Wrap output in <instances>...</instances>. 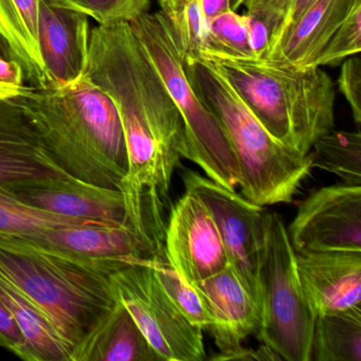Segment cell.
I'll return each mask as SVG.
<instances>
[{"label":"cell","instance_id":"16","mask_svg":"<svg viewBox=\"0 0 361 361\" xmlns=\"http://www.w3.org/2000/svg\"><path fill=\"white\" fill-rule=\"evenodd\" d=\"M39 179L75 180L54 161L25 107L0 99V185Z\"/></svg>","mask_w":361,"mask_h":361},{"label":"cell","instance_id":"12","mask_svg":"<svg viewBox=\"0 0 361 361\" xmlns=\"http://www.w3.org/2000/svg\"><path fill=\"white\" fill-rule=\"evenodd\" d=\"M164 251L168 263L189 284L210 278L229 265L210 211L189 191L171 210Z\"/></svg>","mask_w":361,"mask_h":361},{"label":"cell","instance_id":"32","mask_svg":"<svg viewBox=\"0 0 361 361\" xmlns=\"http://www.w3.org/2000/svg\"><path fill=\"white\" fill-rule=\"evenodd\" d=\"M0 348L10 350L23 360L35 361L20 326L1 299H0Z\"/></svg>","mask_w":361,"mask_h":361},{"label":"cell","instance_id":"24","mask_svg":"<svg viewBox=\"0 0 361 361\" xmlns=\"http://www.w3.org/2000/svg\"><path fill=\"white\" fill-rule=\"evenodd\" d=\"M158 4L183 58L200 59L209 33L200 0H158Z\"/></svg>","mask_w":361,"mask_h":361},{"label":"cell","instance_id":"30","mask_svg":"<svg viewBox=\"0 0 361 361\" xmlns=\"http://www.w3.org/2000/svg\"><path fill=\"white\" fill-rule=\"evenodd\" d=\"M361 1L353 8L348 18L334 33L319 58L318 67L337 66L346 59L360 54Z\"/></svg>","mask_w":361,"mask_h":361},{"label":"cell","instance_id":"11","mask_svg":"<svg viewBox=\"0 0 361 361\" xmlns=\"http://www.w3.org/2000/svg\"><path fill=\"white\" fill-rule=\"evenodd\" d=\"M287 233L297 253L361 252V185L312 192L299 204Z\"/></svg>","mask_w":361,"mask_h":361},{"label":"cell","instance_id":"1","mask_svg":"<svg viewBox=\"0 0 361 361\" xmlns=\"http://www.w3.org/2000/svg\"><path fill=\"white\" fill-rule=\"evenodd\" d=\"M84 75L111 97L121 119L126 204L164 212L173 175L185 155V126L130 23L99 25L90 31Z\"/></svg>","mask_w":361,"mask_h":361},{"label":"cell","instance_id":"7","mask_svg":"<svg viewBox=\"0 0 361 361\" xmlns=\"http://www.w3.org/2000/svg\"><path fill=\"white\" fill-rule=\"evenodd\" d=\"M259 286V341L281 360L310 361L316 317L302 288L287 228L276 212H266Z\"/></svg>","mask_w":361,"mask_h":361},{"label":"cell","instance_id":"39","mask_svg":"<svg viewBox=\"0 0 361 361\" xmlns=\"http://www.w3.org/2000/svg\"><path fill=\"white\" fill-rule=\"evenodd\" d=\"M16 94H14L13 92H8V90H1L0 88V99H9L13 98Z\"/></svg>","mask_w":361,"mask_h":361},{"label":"cell","instance_id":"25","mask_svg":"<svg viewBox=\"0 0 361 361\" xmlns=\"http://www.w3.org/2000/svg\"><path fill=\"white\" fill-rule=\"evenodd\" d=\"M86 224L97 223L68 219L33 208L16 200L3 187H0V235H31L50 228Z\"/></svg>","mask_w":361,"mask_h":361},{"label":"cell","instance_id":"4","mask_svg":"<svg viewBox=\"0 0 361 361\" xmlns=\"http://www.w3.org/2000/svg\"><path fill=\"white\" fill-rule=\"evenodd\" d=\"M202 60L230 84L276 140L308 154L335 126V84L320 69L293 71L263 61L216 56Z\"/></svg>","mask_w":361,"mask_h":361},{"label":"cell","instance_id":"33","mask_svg":"<svg viewBox=\"0 0 361 361\" xmlns=\"http://www.w3.org/2000/svg\"><path fill=\"white\" fill-rule=\"evenodd\" d=\"M25 71L14 60L0 56V88L18 94L25 87Z\"/></svg>","mask_w":361,"mask_h":361},{"label":"cell","instance_id":"9","mask_svg":"<svg viewBox=\"0 0 361 361\" xmlns=\"http://www.w3.org/2000/svg\"><path fill=\"white\" fill-rule=\"evenodd\" d=\"M183 179L185 191L195 194L210 211L221 234L228 264L259 308V270L265 245L263 207L195 171H185Z\"/></svg>","mask_w":361,"mask_h":361},{"label":"cell","instance_id":"6","mask_svg":"<svg viewBox=\"0 0 361 361\" xmlns=\"http://www.w3.org/2000/svg\"><path fill=\"white\" fill-rule=\"evenodd\" d=\"M130 25L183 118L185 159L200 166L214 183L236 190L240 169L235 156L221 124L192 88L166 18L160 12H147Z\"/></svg>","mask_w":361,"mask_h":361},{"label":"cell","instance_id":"8","mask_svg":"<svg viewBox=\"0 0 361 361\" xmlns=\"http://www.w3.org/2000/svg\"><path fill=\"white\" fill-rule=\"evenodd\" d=\"M149 259L126 264L109 274L114 298L128 310L162 361L204 360V331L171 301Z\"/></svg>","mask_w":361,"mask_h":361},{"label":"cell","instance_id":"26","mask_svg":"<svg viewBox=\"0 0 361 361\" xmlns=\"http://www.w3.org/2000/svg\"><path fill=\"white\" fill-rule=\"evenodd\" d=\"M207 48L200 58L221 56L232 60H255L249 44L248 20L235 11L221 14L208 23Z\"/></svg>","mask_w":361,"mask_h":361},{"label":"cell","instance_id":"18","mask_svg":"<svg viewBox=\"0 0 361 361\" xmlns=\"http://www.w3.org/2000/svg\"><path fill=\"white\" fill-rule=\"evenodd\" d=\"M360 1L314 0L259 60L293 71L317 68L329 39Z\"/></svg>","mask_w":361,"mask_h":361},{"label":"cell","instance_id":"21","mask_svg":"<svg viewBox=\"0 0 361 361\" xmlns=\"http://www.w3.org/2000/svg\"><path fill=\"white\" fill-rule=\"evenodd\" d=\"M39 0H0V16L13 43L25 77L35 87H46L45 69L37 39Z\"/></svg>","mask_w":361,"mask_h":361},{"label":"cell","instance_id":"20","mask_svg":"<svg viewBox=\"0 0 361 361\" xmlns=\"http://www.w3.org/2000/svg\"><path fill=\"white\" fill-rule=\"evenodd\" d=\"M0 299L11 312L35 361H71L73 348L51 321L0 276Z\"/></svg>","mask_w":361,"mask_h":361},{"label":"cell","instance_id":"2","mask_svg":"<svg viewBox=\"0 0 361 361\" xmlns=\"http://www.w3.org/2000/svg\"><path fill=\"white\" fill-rule=\"evenodd\" d=\"M14 98L65 173L121 191L128 174L126 138L117 107L104 90L84 75L65 87L25 86Z\"/></svg>","mask_w":361,"mask_h":361},{"label":"cell","instance_id":"5","mask_svg":"<svg viewBox=\"0 0 361 361\" xmlns=\"http://www.w3.org/2000/svg\"><path fill=\"white\" fill-rule=\"evenodd\" d=\"M0 276L75 348L117 303L109 274L56 255L0 246Z\"/></svg>","mask_w":361,"mask_h":361},{"label":"cell","instance_id":"31","mask_svg":"<svg viewBox=\"0 0 361 361\" xmlns=\"http://www.w3.org/2000/svg\"><path fill=\"white\" fill-rule=\"evenodd\" d=\"M338 87L348 101L357 126L361 124V60L357 56L342 63Z\"/></svg>","mask_w":361,"mask_h":361},{"label":"cell","instance_id":"37","mask_svg":"<svg viewBox=\"0 0 361 361\" xmlns=\"http://www.w3.org/2000/svg\"><path fill=\"white\" fill-rule=\"evenodd\" d=\"M0 33H1V35L8 39V42H9L10 45H11L12 49H13L14 51L13 43H12L11 37H10L9 32H8L7 28H6L5 23H4L1 16H0ZM14 54H16V51H14ZM16 59H18V56H16Z\"/></svg>","mask_w":361,"mask_h":361},{"label":"cell","instance_id":"17","mask_svg":"<svg viewBox=\"0 0 361 361\" xmlns=\"http://www.w3.org/2000/svg\"><path fill=\"white\" fill-rule=\"evenodd\" d=\"M295 263L314 317L361 306V252H295Z\"/></svg>","mask_w":361,"mask_h":361},{"label":"cell","instance_id":"15","mask_svg":"<svg viewBox=\"0 0 361 361\" xmlns=\"http://www.w3.org/2000/svg\"><path fill=\"white\" fill-rule=\"evenodd\" d=\"M204 302L209 318L207 331L212 335L219 354L226 357L243 348L245 340L259 329V308L229 265L219 274L191 284Z\"/></svg>","mask_w":361,"mask_h":361},{"label":"cell","instance_id":"36","mask_svg":"<svg viewBox=\"0 0 361 361\" xmlns=\"http://www.w3.org/2000/svg\"><path fill=\"white\" fill-rule=\"evenodd\" d=\"M0 56L8 59V60H14L18 62L11 45H10L8 39L1 33H0Z\"/></svg>","mask_w":361,"mask_h":361},{"label":"cell","instance_id":"35","mask_svg":"<svg viewBox=\"0 0 361 361\" xmlns=\"http://www.w3.org/2000/svg\"><path fill=\"white\" fill-rule=\"evenodd\" d=\"M200 7L207 22L226 12L231 11L230 0H200Z\"/></svg>","mask_w":361,"mask_h":361},{"label":"cell","instance_id":"27","mask_svg":"<svg viewBox=\"0 0 361 361\" xmlns=\"http://www.w3.org/2000/svg\"><path fill=\"white\" fill-rule=\"evenodd\" d=\"M149 264L158 282L181 314L192 324L207 331L209 327L208 314L196 289L179 276L166 261L164 253H157L149 257Z\"/></svg>","mask_w":361,"mask_h":361},{"label":"cell","instance_id":"23","mask_svg":"<svg viewBox=\"0 0 361 361\" xmlns=\"http://www.w3.org/2000/svg\"><path fill=\"white\" fill-rule=\"evenodd\" d=\"M310 153L312 168L337 175L346 185H361L360 130H331L314 142Z\"/></svg>","mask_w":361,"mask_h":361},{"label":"cell","instance_id":"3","mask_svg":"<svg viewBox=\"0 0 361 361\" xmlns=\"http://www.w3.org/2000/svg\"><path fill=\"white\" fill-rule=\"evenodd\" d=\"M183 68L229 141L240 169L242 195L261 207L290 204L312 173L310 153H300L270 135L210 63L185 56Z\"/></svg>","mask_w":361,"mask_h":361},{"label":"cell","instance_id":"29","mask_svg":"<svg viewBox=\"0 0 361 361\" xmlns=\"http://www.w3.org/2000/svg\"><path fill=\"white\" fill-rule=\"evenodd\" d=\"M314 1V0H243L242 6L246 9V16L259 18L268 27L270 32V48Z\"/></svg>","mask_w":361,"mask_h":361},{"label":"cell","instance_id":"19","mask_svg":"<svg viewBox=\"0 0 361 361\" xmlns=\"http://www.w3.org/2000/svg\"><path fill=\"white\" fill-rule=\"evenodd\" d=\"M71 361H162L126 307L117 303L73 348Z\"/></svg>","mask_w":361,"mask_h":361},{"label":"cell","instance_id":"14","mask_svg":"<svg viewBox=\"0 0 361 361\" xmlns=\"http://www.w3.org/2000/svg\"><path fill=\"white\" fill-rule=\"evenodd\" d=\"M90 33L85 14L39 0L37 39L46 87H65L84 77Z\"/></svg>","mask_w":361,"mask_h":361},{"label":"cell","instance_id":"13","mask_svg":"<svg viewBox=\"0 0 361 361\" xmlns=\"http://www.w3.org/2000/svg\"><path fill=\"white\" fill-rule=\"evenodd\" d=\"M0 187L20 202L46 212L90 223L134 227L120 190L59 179L20 181Z\"/></svg>","mask_w":361,"mask_h":361},{"label":"cell","instance_id":"28","mask_svg":"<svg viewBox=\"0 0 361 361\" xmlns=\"http://www.w3.org/2000/svg\"><path fill=\"white\" fill-rule=\"evenodd\" d=\"M52 4L81 12L99 25L130 23L149 12L152 0H50Z\"/></svg>","mask_w":361,"mask_h":361},{"label":"cell","instance_id":"38","mask_svg":"<svg viewBox=\"0 0 361 361\" xmlns=\"http://www.w3.org/2000/svg\"><path fill=\"white\" fill-rule=\"evenodd\" d=\"M243 0H230L232 11H235L242 7Z\"/></svg>","mask_w":361,"mask_h":361},{"label":"cell","instance_id":"34","mask_svg":"<svg viewBox=\"0 0 361 361\" xmlns=\"http://www.w3.org/2000/svg\"><path fill=\"white\" fill-rule=\"evenodd\" d=\"M246 16V14H245ZM247 16L248 20V37L251 49L255 58L262 59L269 48L270 32L268 27L259 18Z\"/></svg>","mask_w":361,"mask_h":361},{"label":"cell","instance_id":"22","mask_svg":"<svg viewBox=\"0 0 361 361\" xmlns=\"http://www.w3.org/2000/svg\"><path fill=\"white\" fill-rule=\"evenodd\" d=\"M310 361H361V306L314 318Z\"/></svg>","mask_w":361,"mask_h":361},{"label":"cell","instance_id":"10","mask_svg":"<svg viewBox=\"0 0 361 361\" xmlns=\"http://www.w3.org/2000/svg\"><path fill=\"white\" fill-rule=\"evenodd\" d=\"M0 246L56 255L111 274L122 266L162 253L132 226L86 224L24 236L0 235Z\"/></svg>","mask_w":361,"mask_h":361}]
</instances>
